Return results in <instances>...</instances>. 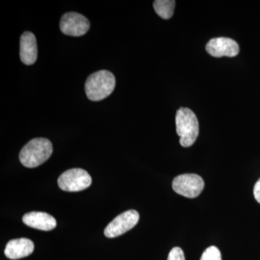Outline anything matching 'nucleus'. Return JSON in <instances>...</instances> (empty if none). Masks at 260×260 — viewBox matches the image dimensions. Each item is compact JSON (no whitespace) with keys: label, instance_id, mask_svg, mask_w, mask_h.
Here are the masks:
<instances>
[{"label":"nucleus","instance_id":"obj_1","mask_svg":"<svg viewBox=\"0 0 260 260\" xmlns=\"http://www.w3.org/2000/svg\"><path fill=\"white\" fill-rule=\"evenodd\" d=\"M53 145L47 138H39L28 142L19 154L20 161L24 167L36 168L50 158Z\"/></svg>","mask_w":260,"mask_h":260},{"label":"nucleus","instance_id":"obj_2","mask_svg":"<svg viewBox=\"0 0 260 260\" xmlns=\"http://www.w3.org/2000/svg\"><path fill=\"white\" fill-rule=\"evenodd\" d=\"M115 85L114 75L107 70H101L88 77L85 82V93L92 102H100L112 94Z\"/></svg>","mask_w":260,"mask_h":260},{"label":"nucleus","instance_id":"obj_3","mask_svg":"<svg viewBox=\"0 0 260 260\" xmlns=\"http://www.w3.org/2000/svg\"><path fill=\"white\" fill-rule=\"evenodd\" d=\"M176 126L181 146L188 148L194 144L199 135V122L191 109L182 107L177 111Z\"/></svg>","mask_w":260,"mask_h":260},{"label":"nucleus","instance_id":"obj_4","mask_svg":"<svg viewBox=\"0 0 260 260\" xmlns=\"http://www.w3.org/2000/svg\"><path fill=\"white\" fill-rule=\"evenodd\" d=\"M92 179L86 171L82 169H72L61 174L58 185L66 191H80L91 185Z\"/></svg>","mask_w":260,"mask_h":260},{"label":"nucleus","instance_id":"obj_5","mask_svg":"<svg viewBox=\"0 0 260 260\" xmlns=\"http://www.w3.org/2000/svg\"><path fill=\"white\" fill-rule=\"evenodd\" d=\"M203 178L198 174H181L174 178L172 183L173 189L181 196L195 198L199 196L204 189Z\"/></svg>","mask_w":260,"mask_h":260},{"label":"nucleus","instance_id":"obj_6","mask_svg":"<svg viewBox=\"0 0 260 260\" xmlns=\"http://www.w3.org/2000/svg\"><path fill=\"white\" fill-rule=\"evenodd\" d=\"M140 215L135 210L124 212L116 217L104 230L108 238H115L122 235L134 228L139 221Z\"/></svg>","mask_w":260,"mask_h":260},{"label":"nucleus","instance_id":"obj_7","mask_svg":"<svg viewBox=\"0 0 260 260\" xmlns=\"http://www.w3.org/2000/svg\"><path fill=\"white\" fill-rule=\"evenodd\" d=\"M90 22L84 15L77 13H68L61 17V31L65 35L79 37L85 35L90 29Z\"/></svg>","mask_w":260,"mask_h":260},{"label":"nucleus","instance_id":"obj_8","mask_svg":"<svg viewBox=\"0 0 260 260\" xmlns=\"http://www.w3.org/2000/svg\"><path fill=\"white\" fill-rule=\"evenodd\" d=\"M206 50L214 57H234L239 54V47L237 42L232 39L219 37L211 39L207 44Z\"/></svg>","mask_w":260,"mask_h":260},{"label":"nucleus","instance_id":"obj_9","mask_svg":"<svg viewBox=\"0 0 260 260\" xmlns=\"http://www.w3.org/2000/svg\"><path fill=\"white\" fill-rule=\"evenodd\" d=\"M20 57L22 62L26 65L34 64L38 57L37 39L31 32H23L20 38Z\"/></svg>","mask_w":260,"mask_h":260},{"label":"nucleus","instance_id":"obj_10","mask_svg":"<svg viewBox=\"0 0 260 260\" xmlns=\"http://www.w3.org/2000/svg\"><path fill=\"white\" fill-rule=\"evenodd\" d=\"M34 250V244L26 238L13 239L7 244L5 254L10 259H18L31 254Z\"/></svg>","mask_w":260,"mask_h":260},{"label":"nucleus","instance_id":"obj_11","mask_svg":"<svg viewBox=\"0 0 260 260\" xmlns=\"http://www.w3.org/2000/svg\"><path fill=\"white\" fill-rule=\"evenodd\" d=\"M23 222L28 226L38 230H53L56 226V219L44 212H30L23 217Z\"/></svg>","mask_w":260,"mask_h":260},{"label":"nucleus","instance_id":"obj_12","mask_svg":"<svg viewBox=\"0 0 260 260\" xmlns=\"http://www.w3.org/2000/svg\"><path fill=\"white\" fill-rule=\"evenodd\" d=\"M176 2L174 0H155L153 8L155 13L162 19H170L174 14Z\"/></svg>","mask_w":260,"mask_h":260},{"label":"nucleus","instance_id":"obj_13","mask_svg":"<svg viewBox=\"0 0 260 260\" xmlns=\"http://www.w3.org/2000/svg\"><path fill=\"white\" fill-rule=\"evenodd\" d=\"M200 260H222L221 254L216 246H211L205 249Z\"/></svg>","mask_w":260,"mask_h":260},{"label":"nucleus","instance_id":"obj_14","mask_svg":"<svg viewBox=\"0 0 260 260\" xmlns=\"http://www.w3.org/2000/svg\"><path fill=\"white\" fill-rule=\"evenodd\" d=\"M167 260H185L184 251L179 247L173 248L169 252Z\"/></svg>","mask_w":260,"mask_h":260},{"label":"nucleus","instance_id":"obj_15","mask_svg":"<svg viewBox=\"0 0 260 260\" xmlns=\"http://www.w3.org/2000/svg\"><path fill=\"white\" fill-rule=\"evenodd\" d=\"M254 196L256 201L260 203V179L256 181L254 187Z\"/></svg>","mask_w":260,"mask_h":260}]
</instances>
